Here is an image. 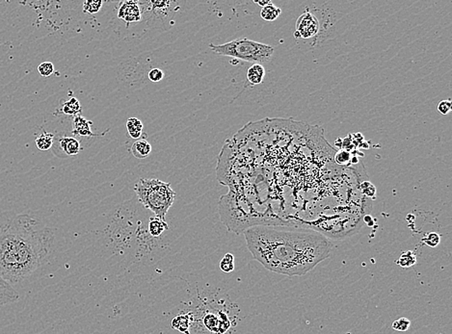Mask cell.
<instances>
[{
	"label": "cell",
	"instance_id": "obj_1",
	"mask_svg": "<svg viewBox=\"0 0 452 334\" xmlns=\"http://www.w3.org/2000/svg\"><path fill=\"white\" fill-rule=\"evenodd\" d=\"M248 250L266 270L304 275L330 256L333 245L322 233L303 228L256 226L244 231Z\"/></svg>",
	"mask_w": 452,
	"mask_h": 334
},
{
	"label": "cell",
	"instance_id": "obj_2",
	"mask_svg": "<svg viewBox=\"0 0 452 334\" xmlns=\"http://www.w3.org/2000/svg\"><path fill=\"white\" fill-rule=\"evenodd\" d=\"M55 234L27 213L0 214V276L11 285L26 280L48 260Z\"/></svg>",
	"mask_w": 452,
	"mask_h": 334
},
{
	"label": "cell",
	"instance_id": "obj_3",
	"mask_svg": "<svg viewBox=\"0 0 452 334\" xmlns=\"http://www.w3.org/2000/svg\"><path fill=\"white\" fill-rule=\"evenodd\" d=\"M134 191L145 208L151 210L154 217L166 221V215L176 198V192L170 183L157 178H142L136 183Z\"/></svg>",
	"mask_w": 452,
	"mask_h": 334
},
{
	"label": "cell",
	"instance_id": "obj_4",
	"mask_svg": "<svg viewBox=\"0 0 452 334\" xmlns=\"http://www.w3.org/2000/svg\"><path fill=\"white\" fill-rule=\"evenodd\" d=\"M211 51L218 55L232 57L254 64H264L271 60L274 48L247 38H239L223 45H210Z\"/></svg>",
	"mask_w": 452,
	"mask_h": 334
},
{
	"label": "cell",
	"instance_id": "obj_5",
	"mask_svg": "<svg viewBox=\"0 0 452 334\" xmlns=\"http://www.w3.org/2000/svg\"><path fill=\"white\" fill-rule=\"evenodd\" d=\"M51 149L55 155L64 158L79 154V152H81V145L76 137L59 134L57 136L54 135Z\"/></svg>",
	"mask_w": 452,
	"mask_h": 334
},
{
	"label": "cell",
	"instance_id": "obj_6",
	"mask_svg": "<svg viewBox=\"0 0 452 334\" xmlns=\"http://www.w3.org/2000/svg\"><path fill=\"white\" fill-rule=\"evenodd\" d=\"M320 31V23L316 15L311 12L303 13L296 21L295 37L299 39H312Z\"/></svg>",
	"mask_w": 452,
	"mask_h": 334
},
{
	"label": "cell",
	"instance_id": "obj_7",
	"mask_svg": "<svg viewBox=\"0 0 452 334\" xmlns=\"http://www.w3.org/2000/svg\"><path fill=\"white\" fill-rule=\"evenodd\" d=\"M118 17L126 23H134L142 19V10L140 3L137 1L121 2L118 10Z\"/></svg>",
	"mask_w": 452,
	"mask_h": 334
},
{
	"label": "cell",
	"instance_id": "obj_8",
	"mask_svg": "<svg viewBox=\"0 0 452 334\" xmlns=\"http://www.w3.org/2000/svg\"><path fill=\"white\" fill-rule=\"evenodd\" d=\"M92 125H93V122L86 120L81 114H79L74 119L72 133L75 136L102 137L106 135V133L109 131V130H107L104 133H95L92 131V128H91Z\"/></svg>",
	"mask_w": 452,
	"mask_h": 334
},
{
	"label": "cell",
	"instance_id": "obj_9",
	"mask_svg": "<svg viewBox=\"0 0 452 334\" xmlns=\"http://www.w3.org/2000/svg\"><path fill=\"white\" fill-rule=\"evenodd\" d=\"M19 300V294L13 285L0 276V306L15 304Z\"/></svg>",
	"mask_w": 452,
	"mask_h": 334
},
{
	"label": "cell",
	"instance_id": "obj_10",
	"mask_svg": "<svg viewBox=\"0 0 452 334\" xmlns=\"http://www.w3.org/2000/svg\"><path fill=\"white\" fill-rule=\"evenodd\" d=\"M131 152L138 159H146L151 154V145L145 139H139L131 146Z\"/></svg>",
	"mask_w": 452,
	"mask_h": 334
},
{
	"label": "cell",
	"instance_id": "obj_11",
	"mask_svg": "<svg viewBox=\"0 0 452 334\" xmlns=\"http://www.w3.org/2000/svg\"><path fill=\"white\" fill-rule=\"evenodd\" d=\"M265 77V69L260 64H253L247 72V79L252 85H259Z\"/></svg>",
	"mask_w": 452,
	"mask_h": 334
},
{
	"label": "cell",
	"instance_id": "obj_12",
	"mask_svg": "<svg viewBox=\"0 0 452 334\" xmlns=\"http://www.w3.org/2000/svg\"><path fill=\"white\" fill-rule=\"evenodd\" d=\"M149 232L152 237H159L164 231H166L169 226L164 220H160L159 218H151L149 222Z\"/></svg>",
	"mask_w": 452,
	"mask_h": 334
},
{
	"label": "cell",
	"instance_id": "obj_13",
	"mask_svg": "<svg viewBox=\"0 0 452 334\" xmlns=\"http://www.w3.org/2000/svg\"><path fill=\"white\" fill-rule=\"evenodd\" d=\"M62 113L68 116L76 117L81 113V105L79 100L76 97H71L69 100L65 101L61 107Z\"/></svg>",
	"mask_w": 452,
	"mask_h": 334
},
{
	"label": "cell",
	"instance_id": "obj_14",
	"mask_svg": "<svg viewBox=\"0 0 452 334\" xmlns=\"http://www.w3.org/2000/svg\"><path fill=\"white\" fill-rule=\"evenodd\" d=\"M125 126H126L129 136L131 137L132 139L139 140L141 138L142 132H143V123L139 119L129 118L125 122Z\"/></svg>",
	"mask_w": 452,
	"mask_h": 334
},
{
	"label": "cell",
	"instance_id": "obj_15",
	"mask_svg": "<svg viewBox=\"0 0 452 334\" xmlns=\"http://www.w3.org/2000/svg\"><path fill=\"white\" fill-rule=\"evenodd\" d=\"M281 13H282L281 8L275 6L272 2H270L269 4H267L266 6L261 8L260 16H261V18H263L266 21H274L275 19H277L279 17Z\"/></svg>",
	"mask_w": 452,
	"mask_h": 334
},
{
	"label": "cell",
	"instance_id": "obj_16",
	"mask_svg": "<svg viewBox=\"0 0 452 334\" xmlns=\"http://www.w3.org/2000/svg\"><path fill=\"white\" fill-rule=\"evenodd\" d=\"M53 140L54 134L44 131L36 138V146L40 151H48L52 148Z\"/></svg>",
	"mask_w": 452,
	"mask_h": 334
},
{
	"label": "cell",
	"instance_id": "obj_17",
	"mask_svg": "<svg viewBox=\"0 0 452 334\" xmlns=\"http://www.w3.org/2000/svg\"><path fill=\"white\" fill-rule=\"evenodd\" d=\"M171 326L173 329L181 332L182 334H188L190 327L189 317L187 315H179L173 319Z\"/></svg>",
	"mask_w": 452,
	"mask_h": 334
},
{
	"label": "cell",
	"instance_id": "obj_18",
	"mask_svg": "<svg viewBox=\"0 0 452 334\" xmlns=\"http://www.w3.org/2000/svg\"><path fill=\"white\" fill-rule=\"evenodd\" d=\"M416 263H417V257H416L415 252H413L412 250H408V251L403 252L400 255L399 259L397 260V264L402 268H410V267L414 266Z\"/></svg>",
	"mask_w": 452,
	"mask_h": 334
},
{
	"label": "cell",
	"instance_id": "obj_19",
	"mask_svg": "<svg viewBox=\"0 0 452 334\" xmlns=\"http://www.w3.org/2000/svg\"><path fill=\"white\" fill-rule=\"evenodd\" d=\"M104 2L101 0H88L83 3V12L90 15L97 14L103 7Z\"/></svg>",
	"mask_w": 452,
	"mask_h": 334
},
{
	"label": "cell",
	"instance_id": "obj_20",
	"mask_svg": "<svg viewBox=\"0 0 452 334\" xmlns=\"http://www.w3.org/2000/svg\"><path fill=\"white\" fill-rule=\"evenodd\" d=\"M220 269L224 273H230L234 270V256L231 253H226L220 262Z\"/></svg>",
	"mask_w": 452,
	"mask_h": 334
},
{
	"label": "cell",
	"instance_id": "obj_21",
	"mask_svg": "<svg viewBox=\"0 0 452 334\" xmlns=\"http://www.w3.org/2000/svg\"><path fill=\"white\" fill-rule=\"evenodd\" d=\"M422 241L430 248H436L441 243V236L436 232H429L422 238Z\"/></svg>",
	"mask_w": 452,
	"mask_h": 334
},
{
	"label": "cell",
	"instance_id": "obj_22",
	"mask_svg": "<svg viewBox=\"0 0 452 334\" xmlns=\"http://www.w3.org/2000/svg\"><path fill=\"white\" fill-rule=\"evenodd\" d=\"M38 73L43 77H48L54 73V65L51 62H43L38 67Z\"/></svg>",
	"mask_w": 452,
	"mask_h": 334
},
{
	"label": "cell",
	"instance_id": "obj_23",
	"mask_svg": "<svg viewBox=\"0 0 452 334\" xmlns=\"http://www.w3.org/2000/svg\"><path fill=\"white\" fill-rule=\"evenodd\" d=\"M411 326V322L410 320L407 319V318H400V319L396 320L392 323V328L396 331V332H399V333H403V332H406L409 330Z\"/></svg>",
	"mask_w": 452,
	"mask_h": 334
},
{
	"label": "cell",
	"instance_id": "obj_24",
	"mask_svg": "<svg viewBox=\"0 0 452 334\" xmlns=\"http://www.w3.org/2000/svg\"><path fill=\"white\" fill-rule=\"evenodd\" d=\"M438 111L443 114V115H448L451 113L452 109V100L451 99H447V100H442L439 104H438Z\"/></svg>",
	"mask_w": 452,
	"mask_h": 334
},
{
	"label": "cell",
	"instance_id": "obj_25",
	"mask_svg": "<svg viewBox=\"0 0 452 334\" xmlns=\"http://www.w3.org/2000/svg\"><path fill=\"white\" fill-rule=\"evenodd\" d=\"M148 77L152 82H159L164 78V73L160 69H151L148 73Z\"/></svg>",
	"mask_w": 452,
	"mask_h": 334
},
{
	"label": "cell",
	"instance_id": "obj_26",
	"mask_svg": "<svg viewBox=\"0 0 452 334\" xmlns=\"http://www.w3.org/2000/svg\"><path fill=\"white\" fill-rule=\"evenodd\" d=\"M271 1H255V3H256L257 5L261 6V8H263L264 6H266L267 4H269Z\"/></svg>",
	"mask_w": 452,
	"mask_h": 334
}]
</instances>
